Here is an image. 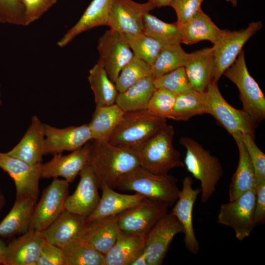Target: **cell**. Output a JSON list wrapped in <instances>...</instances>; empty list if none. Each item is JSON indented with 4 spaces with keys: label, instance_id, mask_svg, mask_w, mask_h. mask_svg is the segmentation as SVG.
I'll use <instances>...</instances> for the list:
<instances>
[{
    "label": "cell",
    "instance_id": "cell-1",
    "mask_svg": "<svg viewBox=\"0 0 265 265\" xmlns=\"http://www.w3.org/2000/svg\"><path fill=\"white\" fill-rule=\"evenodd\" d=\"M88 164L96 175L100 188L103 186L115 188L121 177L140 166L134 151L108 141L94 140L91 144Z\"/></svg>",
    "mask_w": 265,
    "mask_h": 265
},
{
    "label": "cell",
    "instance_id": "cell-2",
    "mask_svg": "<svg viewBox=\"0 0 265 265\" xmlns=\"http://www.w3.org/2000/svg\"><path fill=\"white\" fill-rule=\"evenodd\" d=\"M174 135L173 127L167 124L136 149L140 166L159 175L168 174L175 168L184 167L173 145Z\"/></svg>",
    "mask_w": 265,
    "mask_h": 265
},
{
    "label": "cell",
    "instance_id": "cell-3",
    "mask_svg": "<svg viewBox=\"0 0 265 265\" xmlns=\"http://www.w3.org/2000/svg\"><path fill=\"white\" fill-rule=\"evenodd\" d=\"M177 182L173 176L156 174L139 166L121 177L115 188L134 191L170 207L175 204L180 192Z\"/></svg>",
    "mask_w": 265,
    "mask_h": 265
},
{
    "label": "cell",
    "instance_id": "cell-4",
    "mask_svg": "<svg viewBox=\"0 0 265 265\" xmlns=\"http://www.w3.org/2000/svg\"><path fill=\"white\" fill-rule=\"evenodd\" d=\"M180 144L186 149L184 165L201 184V199L206 203L216 191L223 170L219 159L200 143L188 137H182Z\"/></svg>",
    "mask_w": 265,
    "mask_h": 265
},
{
    "label": "cell",
    "instance_id": "cell-5",
    "mask_svg": "<svg viewBox=\"0 0 265 265\" xmlns=\"http://www.w3.org/2000/svg\"><path fill=\"white\" fill-rule=\"evenodd\" d=\"M166 124V119L155 116L147 109L125 112L108 141L135 151Z\"/></svg>",
    "mask_w": 265,
    "mask_h": 265
},
{
    "label": "cell",
    "instance_id": "cell-6",
    "mask_svg": "<svg viewBox=\"0 0 265 265\" xmlns=\"http://www.w3.org/2000/svg\"><path fill=\"white\" fill-rule=\"evenodd\" d=\"M234 83L239 92L243 108L256 122L265 118V97L259 85L250 75L242 50L234 63L223 73Z\"/></svg>",
    "mask_w": 265,
    "mask_h": 265
},
{
    "label": "cell",
    "instance_id": "cell-7",
    "mask_svg": "<svg viewBox=\"0 0 265 265\" xmlns=\"http://www.w3.org/2000/svg\"><path fill=\"white\" fill-rule=\"evenodd\" d=\"M205 93L208 114L230 134L239 132L254 138L256 122L244 110L230 105L222 96L217 83L212 82Z\"/></svg>",
    "mask_w": 265,
    "mask_h": 265
},
{
    "label": "cell",
    "instance_id": "cell-8",
    "mask_svg": "<svg viewBox=\"0 0 265 265\" xmlns=\"http://www.w3.org/2000/svg\"><path fill=\"white\" fill-rule=\"evenodd\" d=\"M256 199L254 187L220 206L217 222L232 228L240 241L248 237L256 226L254 219Z\"/></svg>",
    "mask_w": 265,
    "mask_h": 265
},
{
    "label": "cell",
    "instance_id": "cell-9",
    "mask_svg": "<svg viewBox=\"0 0 265 265\" xmlns=\"http://www.w3.org/2000/svg\"><path fill=\"white\" fill-rule=\"evenodd\" d=\"M263 26L261 21H254L239 30H223L220 38L212 46L214 56L212 82L217 83L224 72L234 63L245 44Z\"/></svg>",
    "mask_w": 265,
    "mask_h": 265
},
{
    "label": "cell",
    "instance_id": "cell-10",
    "mask_svg": "<svg viewBox=\"0 0 265 265\" xmlns=\"http://www.w3.org/2000/svg\"><path fill=\"white\" fill-rule=\"evenodd\" d=\"M69 183L53 178L43 191L41 197L34 208L29 230L42 232L50 226L65 210Z\"/></svg>",
    "mask_w": 265,
    "mask_h": 265
},
{
    "label": "cell",
    "instance_id": "cell-11",
    "mask_svg": "<svg viewBox=\"0 0 265 265\" xmlns=\"http://www.w3.org/2000/svg\"><path fill=\"white\" fill-rule=\"evenodd\" d=\"M97 50L98 61L115 83L122 69L134 56L127 41L123 34L109 29L98 39Z\"/></svg>",
    "mask_w": 265,
    "mask_h": 265
},
{
    "label": "cell",
    "instance_id": "cell-12",
    "mask_svg": "<svg viewBox=\"0 0 265 265\" xmlns=\"http://www.w3.org/2000/svg\"><path fill=\"white\" fill-rule=\"evenodd\" d=\"M184 231L171 212L163 215L147 234L144 251L148 265H161L174 237Z\"/></svg>",
    "mask_w": 265,
    "mask_h": 265
},
{
    "label": "cell",
    "instance_id": "cell-13",
    "mask_svg": "<svg viewBox=\"0 0 265 265\" xmlns=\"http://www.w3.org/2000/svg\"><path fill=\"white\" fill-rule=\"evenodd\" d=\"M169 207L165 203L145 198L118 215L119 229L130 233L147 234L168 212Z\"/></svg>",
    "mask_w": 265,
    "mask_h": 265
},
{
    "label": "cell",
    "instance_id": "cell-14",
    "mask_svg": "<svg viewBox=\"0 0 265 265\" xmlns=\"http://www.w3.org/2000/svg\"><path fill=\"white\" fill-rule=\"evenodd\" d=\"M42 164H30L7 153L0 152V168L13 179L16 197L28 196L38 200Z\"/></svg>",
    "mask_w": 265,
    "mask_h": 265
},
{
    "label": "cell",
    "instance_id": "cell-15",
    "mask_svg": "<svg viewBox=\"0 0 265 265\" xmlns=\"http://www.w3.org/2000/svg\"><path fill=\"white\" fill-rule=\"evenodd\" d=\"M154 9L148 1L140 3L133 0H114L106 26L122 34L143 33V17Z\"/></svg>",
    "mask_w": 265,
    "mask_h": 265
},
{
    "label": "cell",
    "instance_id": "cell-16",
    "mask_svg": "<svg viewBox=\"0 0 265 265\" xmlns=\"http://www.w3.org/2000/svg\"><path fill=\"white\" fill-rule=\"evenodd\" d=\"M77 187L65 202V210L85 218L90 215L98 205L100 196L99 185L92 167L88 163L79 174Z\"/></svg>",
    "mask_w": 265,
    "mask_h": 265
},
{
    "label": "cell",
    "instance_id": "cell-17",
    "mask_svg": "<svg viewBox=\"0 0 265 265\" xmlns=\"http://www.w3.org/2000/svg\"><path fill=\"white\" fill-rule=\"evenodd\" d=\"M44 129L45 155L73 152L93 140L88 124L61 129L44 124Z\"/></svg>",
    "mask_w": 265,
    "mask_h": 265
},
{
    "label": "cell",
    "instance_id": "cell-18",
    "mask_svg": "<svg viewBox=\"0 0 265 265\" xmlns=\"http://www.w3.org/2000/svg\"><path fill=\"white\" fill-rule=\"evenodd\" d=\"M190 176L183 180V187L171 212L184 228V243L187 250L197 254L200 250L199 243L195 236L193 225V210L195 202L201 192L200 189H194Z\"/></svg>",
    "mask_w": 265,
    "mask_h": 265
},
{
    "label": "cell",
    "instance_id": "cell-19",
    "mask_svg": "<svg viewBox=\"0 0 265 265\" xmlns=\"http://www.w3.org/2000/svg\"><path fill=\"white\" fill-rule=\"evenodd\" d=\"M90 147L91 144L86 143L68 155L54 154L50 161L42 164L41 178L49 179L61 177L69 183L73 182L88 163Z\"/></svg>",
    "mask_w": 265,
    "mask_h": 265
},
{
    "label": "cell",
    "instance_id": "cell-20",
    "mask_svg": "<svg viewBox=\"0 0 265 265\" xmlns=\"http://www.w3.org/2000/svg\"><path fill=\"white\" fill-rule=\"evenodd\" d=\"M45 239L41 232L28 230L6 245L2 265H36Z\"/></svg>",
    "mask_w": 265,
    "mask_h": 265
},
{
    "label": "cell",
    "instance_id": "cell-21",
    "mask_svg": "<svg viewBox=\"0 0 265 265\" xmlns=\"http://www.w3.org/2000/svg\"><path fill=\"white\" fill-rule=\"evenodd\" d=\"M85 217L64 210L46 229L41 232L48 242L61 248L82 238L87 226Z\"/></svg>",
    "mask_w": 265,
    "mask_h": 265
},
{
    "label": "cell",
    "instance_id": "cell-22",
    "mask_svg": "<svg viewBox=\"0 0 265 265\" xmlns=\"http://www.w3.org/2000/svg\"><path fill=\"white\" fill-rule=\"evenodd\" d=\"M100 189L102 190V196L96 208L86 217V225L118 215L146 198L137 193L133 194L118 193L106 186H102Z\"/></svg>",
    "mask_w": 265,
    "mask_h": 265
},
{
    "label": "cell",
    "instance_id": "cell-23",
    "mask_svg": "<svg viewBox=\"0 0 265 265\" xmlns=\"http://www.w3.org/2000/svg\"><path fill=\"white\" fill-rule=\"evenodd\" d=\"M44 124L34 115L20 142L7 153L30 164L41 163L44 154Z\"/></svg>",
    "mask_w": 265,
    "mask_h": 265
},
{
    "label": "cell",
    "instance_id": "cell-24",
    "mask_svg": "<svg viewBox=\"0 0 265 265\" xmlns=\"http://www.w3.org/2000/svg\"><path fill=\"white\" fill-rule=\"evenodd\" d=\"M191 87L203 93L212 82L214 70L213 47L206 48L189 53L184 67Z\"/></svg>",
    "mask_w": 265,
    "mask_h": 265
},
{
    "label": "cell",
    "instance_id": "cell-25",
    "mask_svg": "<svg viewBox=\"0 0 265 265\" xmlns=\"http://www.w3.org/2000/svg\"><path fill=\"white\" fill-rule=\"evenodd\" d=\"M114 0H92L78 22L57 42V46L64 48L82 32L106 26Z\"/></svg>",
    "mask_w": 265,
    "mask_h": 265
},
{
    "label": "cell",
    "instance_id": "cell-26",
    "mask_svg": "<svg viewBox=\"0 0 265 265\" xmlns=\"http://www.w3.org/2000/svg\"><path fill=\"white\" fill-rule=\"evenodd\" d=\"M37 201L31 197H16L12 209L0 222V237L10 238L27 232Z\"/></svg>",
    "mask_w": 265,
    "mask_h": 265
},
{
    "label": "cell",
    "instance_id": "cell-27",
    "mask_svg": "<svg viewBox=\"0 0 265 265\" xmlns=\"http://www.w3.org/2000/svg\"><path fill=\"white\" fill-rule=\"evenodd\" d=\"M146 236L120 230L114 244L105 255V265H131L144 250Z\"/></svg>",
    "mask_w": 265,
    "mask_h": 265
},
{
    "label": "cell",
    "instance_id": "cell-28",
    "mask_svg": "<svg viewBox=\"0 0 265 265\" xmlns=\"http://www.w3.org/2000/svg\"><path fill=\"white\" fill-rule=\"evenodd\" d=\"M238 146L239 159L237 168L232 176L229 189V201L234 200L246 191L255 187L254 168L242 138V132L232 134Z\"/></svg>",
    "mask_w": 265,
    "mask_h": 265
},
{
    "label": "cell",
    "instance_id": "cell-29",
    "mask_svg": "<svg viewBox=\"0 0 265 265\" xmlns=\"http://www.w3.org/2000/svg\"><path fill=\"white\" fill-rule=\"evenodd\" d=\"M182 34L181 43L186 45L207 40L215 44L223 30L218 28L202 9L182 24H179Z\"/></svg>",
    "mask_w": 265,
    "mask_h": 265
},
{
    "label": "cell",
    "instance_id": "cell-30",
    "mask_svg": "<svg viewBox=\"0 0 265 265\" xmlns=\"http://www.w3.org/2000/svg\"><path fill=\"white\" fill-rule=\"evenodd\" d=\"M120 231L117 215L87 225L82 238L105 255L114 244Z\"/></svg>",
    "mask_w": 265,
    "mask_h": 265
},
{
    "label": "cell",
    "instance_id": "cell-31",
    "mask_svg": "<svg viewBox=\"0 0 265 265\" xmlns=\"http://www.w3.org/2000/svg\"><path fill=\"white\" fill-rule=\"evenodd\" d=\"M155 78L150 76L138 81L122 92H119L115 101L125 112L147 109L156 90Z\"/></svg>",
    "mask_w": 265,
    "mask_h": 265
},
{
    "label": "cell",
    "instance_id": "cell-32",
    "mask_svg": "<svg viewBox=\"0 0 265 265\" xmlns=\"http://www.w3.org/2000/svg\"><path fill=\"white\" fill-rule=\"evenodd\" d=\"M125 111L118 105L96 106L90 122L88 124L92 140L108 141Z\"/></svg>",
    "mask_w": 265,
    "mask_h": 265
},
{
    "label": "cell",
    "instance_id": "cell-33",
    "mask_svg": "<svg viewBox=\"0 0 265 265\" xmlns=\"http://www.w3.org/2000/svg\"><path fill=\"white\" fill-rule=\"evenodd\" d=\"M88 80L94 94L96 106L115 103L119 92L115 83L110 80L99 61L89 70Z\"/></svg>",
    "mask_w": 265,
    "mask_h": 265
},
{
    "label": "cell",
    "instance_id": "cell-34",
    "mask_svg": "<svg viewBox=\"0 0 265 265\" xmlns=\"http://www.w3.org/2000/svg\"><path fill=\"white\" fill-rule=\"evenodd\" d=\"M208 114L205 92H199L193 89L176 96L171 119L187 121L198 115Z\"/></svg>",
    "mask_w": 265,
    "mask_h": 265
},
{
    "label": "cell",
    "instance_id": "cell-35",
    "mask_svg": "<svg viewBox=\"0 0 265 265\" xmlns=\"http://www.w3.org/2000/svg\"><path fill=\"white\" fill-rule=\"evenodd\" d=\"M61 249L63 265H105V255L83 238L77 239Z\"/></svg>",
    "mask_w": 265,
    "mask_h": 265
},
{
    "label": "cell",
    "instance_id": "cell-36",
    "mask_svg": "<svg viewBox=\"0 0 265 265\" xmlns=\"http://www.w3.org/2000/svg\"><path fill=\"white\" fill-rule=\"evenodd\" d=\"M180 42H171L162 48L151 65L152 76L155 78L171 71L185 67L189 56Z\"/></svg>",
    "mask_w": 265,
    "mask_h": 265
},
{
    "label": "cell",
    "instance_id": "cell-37",
    "mask_svg": "<svg viewBox=\"0 0 265 265\" xmlns=\"http://www.w3.org/2000/svg\"><path fill=\"white\" fill-rule=\"evenodd\" d=\"M134 56L152 65L159 53L171 42L156 39L143 33L123 34Z\"/></svg>",
    "mask_w": 265,
    "mask_h": 265
},
{
    "label": "cell",
    "instance_id": "cell-38",
    "mask_svg": "<svg viewBox=\"0 0 265 265\" xmlns=\"http://www.w3.org/2000/svg\"><path fill=\"white\" fill-rule=\"evenodd\" d=\"M143 33L164 41L182 43V34L179 24L176 22L174 23H166L149 12L143 17Z\"/></svg>",
    "mask_w": 265,
    "mask_h": 265
},
{
    "label": "cell",
    "instance_id": "cell-39",
    "mask_svg": "<svg viewBox=\"0 0 265 265\" xmlns=\"http://www.w3.org/2000/svg\"><path fill=\"white\" fill-rule=\"evenodd\" d=\"M151 75V65L134 56L122 69L115 85L118 92H122L138 81Z\"/></svg>",
    "mask_w": 265,
    "mask_h": 265
},
{
    "label": "cell",
    "instance_id": "cell-40",
    "mask_svg": "<svg viewBox=\"0 0 265 265\" xmlns=\"http://www.w3.org/2000/svg\"><path fill=\"white\" fill-rule=\"evenodd\" d=\"M154 85L156 89L168 90L176 96L193 89L189 83L184 67L155 78Z\"/></svg>",
    "mask_w": 265,
    "mask_h": 265
},
{
    "label": "cell",
    "instance_id": "cell-41",
    "mask_svg": "<svg viewBox=\"0 0 265 265\" xmlns=\"http://www.w3.org/2000/svg\"><path fill=\"white\" fill-rule=\"evenodd\" d=\"M176 95L162 89H156L147 110L151 114L165 119H171Z\"/></svg>",
    "mask_w": 265,
    "mask_h": 265
},
{
    "label": "cell",
    "instance_id": "cell-42",
    "mask_svg": "<svg viewBox=\"0 0 265 265\" xmlns=\"http://www.w3.org/2000/svg\"><path fill=\"white\" fill-rule=\"evenodd\" d=\"M242 138L254 168L256 187L257 185L265 182V155L250 134L242 132Z\"/></svg>",
    "mask_w": 265,
    "mask_h": 265
},
{
    "label": "cell",
    "instance_id": "cell-43",
    "mask_svg": "<svg viewBox=\"0 0 265 265\" xmlns=\"http://www.w3.org/2000/svg\"><path fill=\"white\" fill-rule=\"evenodd\" d=\"M0 23L25 26V10L20 0H0Z\"/></svg>",
    "mask_w": 265,
    "mask_h": 265
},
{
    "label": "cell",
    "instance_id": "cell-44",
    "mask_svg": "<svg viewBox=\"0 0 265 265\" xmlns=\"http://www.w3.org/2000/svg\"><path fill=\"white\" fill-rule=\"evenodd\" d=\"M25 10V26L38 20L57 0H20Z\"/></svg>",
    "mask_w": 265,
    "mask_h": 265
},
{
    "label": "cell",
    "instance_id": "cell-45",
    "mask_svg": "<svg viewBox=\"0 0 265 265\" xmlns=\"http://www.w3.org/2000/svg\"><path fill=\"white\" fill-rule=\"evenodd\" d=\"M204 0H173L170 6L175 10L177 23L182 24L201 9V4Z\"/></svg>",
    "mask_w": 265,
    "mask_h": 265
},
{
    "label": "cell",
    "instance_id": "cell-46",
    "mask_svg": "<svg viewBox=\"0 0 265 265\" xmlns=\"http://www.w3.org/2000/svg\"><path fill=\"white\" fill-rule=\"evenodd\" d=\"M36 265H63L62 249L45 239Z\"/></svg>",
    "mask_w": 265,
    "mask_h": 265
},
{
    "label": "cell",
    "instance_id": "cell-47",
    "mask_svg": "<svg viewBox=\"0 0 265 265\" xmlns=\"http://www.w3.org/2000/svg\"><path fill=\"white\" fill-rule=\"evenodd\" d=\"M255 188L256 199L254 219L257 225L264 224L265 221V182L257 185Z\"/></svg>",
    "mask_w": 265,
    "mask_h": 265
},
{
    "label": "cell",
    "instance_id": "cell-48",
    "mask_svg": "<svg viewBox=\"0 0 265 265\" xmlns=\"http://www.w3.org/2000/svg\"><path fill=\"white\" fill-rule=\"evenodd\" d=\"M173 0H147L154 8H161L169 6Z\"/></svg>",
    "mask_w": 265,
    "mask_h": 265
},
{
    "label": "cell",
    "instance_id": "cell-49",
    "mask_svg": "<svg viewBox=\"0 0 265 265\" xmlns=\"http://www.w3.org/2000/svg\"><path fill=\"white\" fill-rule=\"evenodd\" d=\"M131 265H148L144 250L132 261Z\"/></svg>",
    "mask_w": 265,
    "mask_h": 265
},
{
    "label": "cell",
    "instance_id": "cell-50",
    "mask_svg": "<svg viewBox=\"0 0 265 265\" xmlns=\"http://www.w3.org/2000/svg\"><path fill=\"white\" fill-rule=\"evenodd\" d=\"M6 244L5 242L0 238V265H2V253Z\"/></svg>",
    "mask_w": 265,
    "mask_h": 265
},
{
    "label": "cell",
    "instance_id": "cell-51",
    "mask_svg": "<svg viewBox=\"0 0 265 265\" xmlns=\"http://www.w3.org/2000/svg\"><path fill=\"white\" fill-rule=\"evenodd\" d=\"M6 203L5 198L2 193L0 188V213L2 209L3 208Z\"/></svg>",
    "mask_w": 265,
    "mask_h": 265
},
{
    "label": "cell",
    "instance_id": "cell-52",
    "mask_svg": "<svg viewBox=\"0 0 265 265\" xmlns=\"http://www.w3.org/2000/svg\"><path fill=\"white\" fill-rule=\"evenodd\" d=\"M226 1L230 2L233 6H236L238 3V0H225Z\"/></svg>",
    "mask_w": 265,
    "mask_h": 265
},
{
    "label": "cell",
    "instance_id": "cell-53",
    "mask_svg": "<svg viewBox=\"0 0 265 265\" xmlns=\"http://www.w3.org/2000/svg\"><path fill=\"white\" fill-rule=\"evenodd\" d=\"M1 104H2V101L1 99V93L0 91V106L1 105Z\"/></svg>",
    "mask_w": 265,
    "mask_h": 265
}]
</instances>
